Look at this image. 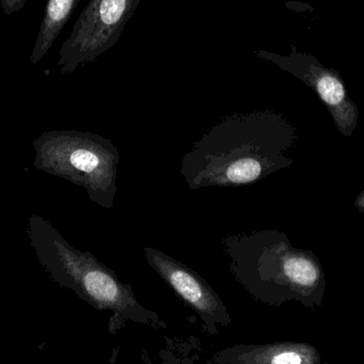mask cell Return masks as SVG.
Segmentation results:
<instances>
[{
	"label": "cell",
	"mask_w": 364,
	"mask_h": 364,
	"mask_svg": "<svg viewBox=\"0 0 364 364\" xmlns=\"http://www.w3.org/2000/svg\"><path fill=\"white\" fill-rule=\"evenodd\" d=\"M295 138L292 124L274 111L228 115L184 155L181 175L192 191L250 186L292 166L284 153Z\"/></svg>",
	"instance_id": "cell-1"
},
{
	"label": "cell",
	"mask_w": 364,
	"mask_h": 364,
	"mask_svg": "<svg viewBox=\"0 0 364 364\" xmlns=\"http://www.w3.org/2000/svg\"><path fill=\"white\" fill-rule=\"evenodd\" d=\"M223 246L230 273L252 299L271 307L292 301L311 310L322 306L326 279L320 260L310 250L295 248L284 232L229 235Z\"/></svg>",
	"instance_id": "cell-2"
},
{
	"label": "cell",
	"mask_w": 364,
	"mask_h": 364,
	"mask_svg": "<svg viewBox=\"0 0 364 364\" xmlns=\"http://www.w3.org/2000/svg\"><path fill=\"white\" fill-rule=\"evenodd\" d=\"M28 235L41 267L49 278L76 293L98 311H110L109 331L117 333L127 322L166 329L156 312L136 299L132 287L124 284L114 271L90 252L73 247L42 216H30Z\"/></svg>",
	"instance_id": "cell-3"
},
{
	"label": "cell",
	"mask_w": 364,
	"mask_h": 364,
	"mask_svg": "<svg viewBox=\"0 0 364 364\" xmlns=\"http://www.w3.org/2000/svg\"><path fill=\"white\" fill-rule=\"evenodd\" d=\"M33 166L53 176L82 186L104 209L114 205L119 149L109 139L92 132H43L33 143Z\"/></svg>",
	"instance_id": "cell-4"
},
{
	"label": "cell",
	"mask_w": 364,
	"mask_h": 364,
	"mask_svg": "<svg viewBox=\"0 0 364 364\" xmlns=\"http://www.w3.org/2000/svg\"><path fill=\"white\" fill-rule=\"evenodd\" d=\"M141 0H90L59 53L58 65L72 74L112 48L134 16Z\"/></svg>",
	"instance_id": "cell-5"
},
{
	"label": "cell",
	"mask_w": 364,
	"mask_h": 364,
	"mask_svg": "<svg viewBox=\"0 0 364 364\" xmlns=\"http://www.w3.org/2000/svg\"><path fill=\"white\" fill-rule=\"evenodd\" d=\"M289 55H279L264 49L254 50L259 59L271 62L311 87L327 107L333 123L343 136H353L358 124L359 110L348 95L341 75L323 65L311 53H301L291 45Z\"/></svg>",
	"instance_id": "cell-6"
},
{
	"label": "cell",
	"mask_w": 364,
	"mask_h": 364,
	"mask_svg": "<svg viewBox=\"0 0 364 364\" xmlns=\"http://www.w3.org/2000/svg\"><path fill=\"white\" fill-rule=\"evenodd\" d=\"M145 259L177 296L193 310L208 335L220 333V327L230 326L226 305L212 287L184 263L153 247L144 248Z\"/></svg>",
	"instance_id": "cell-7"
},
{
	"label": "cell",
	"mask_w": 364,
	"mask_h": 364,
	"mask_svg": "<svg viewBox=\"0 0 364 364\" xmlns=\"http://www.w3.org/2000/svg\"><path fill=\"white\" fill-rule=\"evenodd\" d=\"M207 364H331L316 346L305 342L229 346L218 350Z\"/></svg>",
	"instance_id": "cell-8"
},
{
	"label": "cell",
	"mask_w": 364,
	"mask_h": 364,
	"mask_svg": "<svg viewBox=\"0 0 364 364\" xmlns=\"http://www.w3.org/2000/svg\"><path fill=\"white\" fill-rule=\"evenodd\" d=\"M80 0H48L38 30L30 61L36 64L45 57L55 44L59 34L72 17Z\"/></svg>",
	"instance_id": "cell-9"
},
{
	"label": "cell",
	"mask_w": 364,
	"mask_h": 364,
	"mask_svg": "<svg viewBox=\"0 0 364 364\" xmlns=\"http://www.w3.org/2000/svg\"><path fill=\"white\" fill-rule=\"evenodd\" d=\"M158 356L161 360L159 364H196L195 363L196 356H192L188 350L182 352V350H177V348L174 350L168 341L166 348L159 350Z\"/></svg>",
	"instance_id": "cell-10"
},
{
	"label": "cell",
	"mask_w": 364,
	"mask_h": 364,
	"mask_svg": "<svg viewBox=\"0 0 364 364\" xmlns=\"http://www.w3.org/2000/svg\"><path fill=\"white\" fill-rule=\"evenodd\" d=\"M27 0H0L2 10L6 16H10L13 13L18 12L25 6Z\"/></svg>",
	"instance_id": "cell-11"
},
{
	"label": "cell",
	"mask_w": 364,
	"mask_h": 364,
	"mask_svg": "<svg viewBox=\"0 0 364 364\" xmlns=\"http://www.w3.org/2000/svg\"><path fill=\"white\" fill-rule=\"evenodd\" d=\"M355 207L358 211L363 212L364 213V190L358 196L356 197V200H355Z\"/></svg>",
	"instance_id": "cell-12"
}]
</instances>
